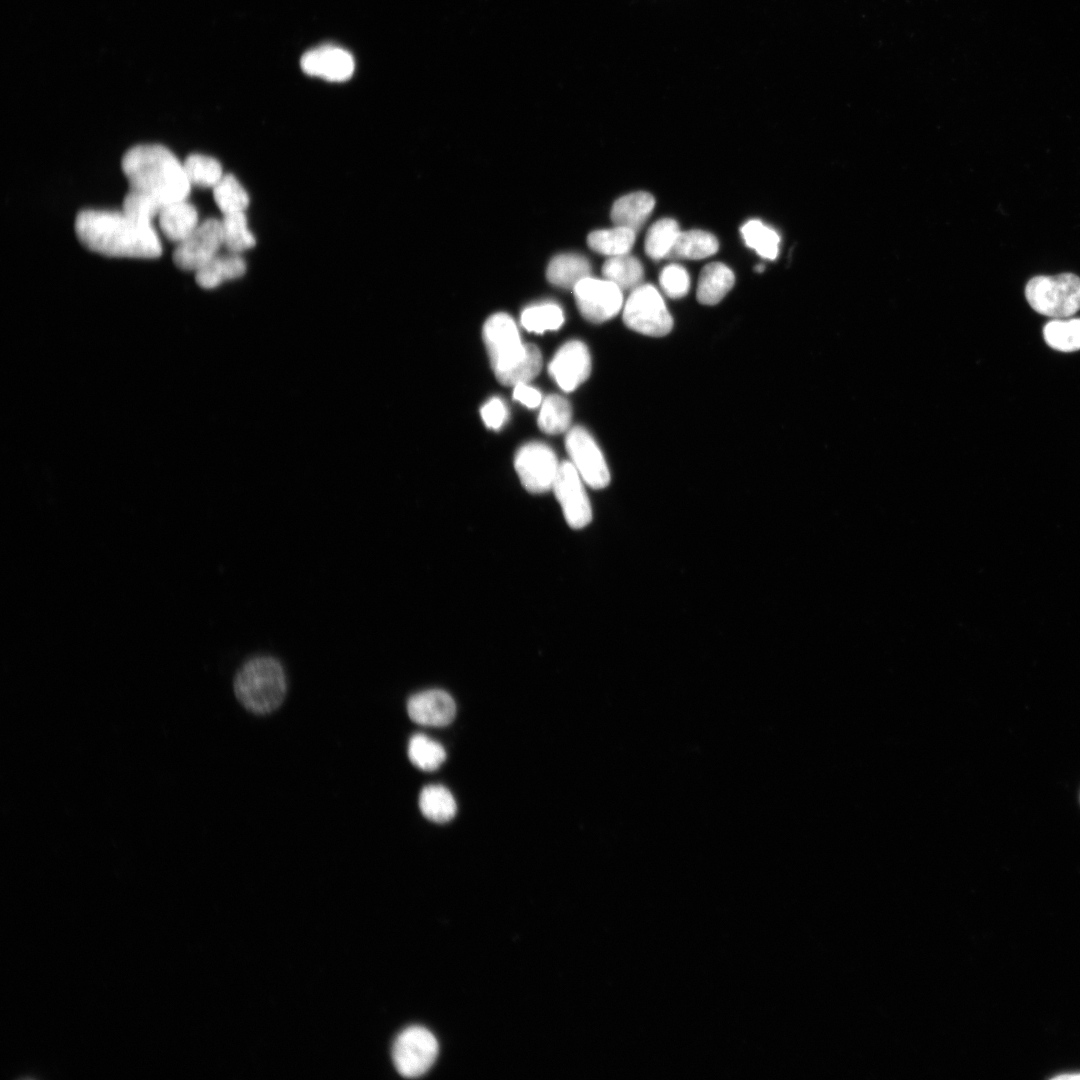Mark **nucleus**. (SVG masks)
I'll return each mask as SVG.
<instances>
[{
  "label": "nucleus",
  "instance_id": "obj_9",
  "mask_svg": "<svg viewBox=\"0 0 1080 1080\" xmlns=\"http://www.w3.org/2000/svg\"><path fill=\"white\" fill-rule=\"evenodd\" d=\"M221 247V220L209 218L199 223L184 240L177 243L172 260L179 269L196 272L218 255Z\"/></svg>",
  "mask_w": 1080,
  "mask_h": 1080
},
{
  "label": "nucleus",
  "instance_id": "obj_18",
  "mask_svg": "<svg viewBox=\"0 0 1080 1080\" xmlns=\"http://www.w3.org/2000/svg\"><path fill=\"white\" fill-rule=\"evenodd\" d=\"M246 272V262L240 254H218L195 272L196 283L204 289H213L227 280L240 278Z\"/></svg>",
  "mask_w": 1080,
  "mask_h": 1080
},
{
  "label": "nucleus",
  "instance_id": "obj_12",
  "mask_svg": "<svg viewBox=\"0 0 1080 1080\" xmlns=\"http://www.w3.org/2000/svg\"><path fill=\"white\" fill-rule=\"evenodd\" d=\"M583 483L571 462L560 463L552 490L567 524L574 529L584 528L592 520V509Z\"/></svg>",
  "mask_w": 1080,
  "mask_h": 1080
},
{
  "label": "nucleus",
  "instance_id": "obj_27",
  "mask_svg": "<svg viewBox=\"0 0 1080 1080\" xmlns=\"http://www.w3.org/2000/svg\"><path fill=\"white\" fill-rule=\"evenodd\" d=\"M745 244L762 258L774 260L779 253L778 233L758 219L747 221L740 229Z\"/></svg>",
  "mask_w": 1080,
  "mask_h": 1080
},
{
  "label": "nucleus",
  "instance_id": "obj_17",
  "mask_svg": "<svg viewBox=\"0 0 1080 1080\" xmlns=\"http://www.w3.org/2000/svg\"><path fill=\"white\" fill-rule=\"evenodd\" d=\"M158 221L164 236L175 243L184 240L199 224L196 208L186 200L165 205Z\"/></svg>",
  "mask_w": 1080,
  "mask_h": 1080
},
{
  "label": "nucleus",
  "instance_id": "obj_5",
  "mask_svg": "<svg viewBox=\"0 0 1080 1080\" xmlns=\"http://www.w3.org/2000/svg\"><path fill=\"white\" fill-rule=\"evenodd\" d=\"M1025 297L1039 314L1070 317L1080 310V277L1073 273L1035 276L1026 284Z\"/></svg>",
  "mask_w": 1080,
  "mask_h": 1080
},
{
  "label": "nucleus",
  "instance_id": "obj_33",
  "mask_svg": "<svg viewBox=\"0 0 1080 1080\" xmlns=\"http://www.w3.org/2000/svg\"><path fill=\"white\" fill-rule=\"evenodd\" d=\"M564 322L562 309L552 303L527 307L521 314L522 326L535 333L557 330Z\"/></svg>",
  "mask_w": 1080,
  "mask_h": 1080
},
{
  "label": "nucleus",
  "instance_id": "obj_23",
  "mask_svg": "<svg viewBox=\"0 0 1080 1080\" xmlns=\"http://www.w3.org/2000/svg\"><path fill=\"white\" fill-rule=\"evenodd\" d=\"M635 238L636 233L631 229L614 226L591 232L587 237V244L593 251L612 257L628 254Z\"/></svg>",
  "mask_w": 1080,
  "mask_h": 1080
},
{
  "label": "nucleus",
  "instance_id": "obj_20",
  "mask_svg": "<svg viewBox=\"0 0 1080 1080\" xmlns=\"http://www.w3.org/2000/svg\"><path fill=\"white\" fill-rule=\"evenodd\" d=\"M591 276V265L582 255L560 254L552 258L546 270L548 281L558 287L573 289L581 280Z\"/></svg>",
  "mask_w": 1080,
  "mask_h": 1080
},
{
  "label": "nucleus",
  "instance_id": "obj_6",
  "mask_svg": "<svg viewBox=\"0 0 1080 1080\" xmlns=\"http://www.w3.org/2000/svg\"><path fill=\"white\" fill-rule=\"evenodd\" d=\"M625 325L640 334L661 337L673 327V318L660 294L651 284H641L630 292L623 307Z\"/></svg>",
  "mask_w": 1080,
  "mask_h": 1080
},
{
  "label": "nucleus",
  "instance_id": "obj_16",
  "mask_svg": "<svg viewBox=\"0 0 1080 1080\" xmlns=\"http://www.w3.org/2000/svg\"><path fill=\"white\" fill-rule=\"evenodd\" d=\"M655 205L654 197L644 191H637L618 198L610 212L615 226L639 231L649 218Z\"/></svg>",
  "mask_w": 1080,
  "mask_h": 1080
},
{
  "label": "nucleus",
  "instance_id": "obj_1",
  "mask_svg": "<svg viewBox=\"0 0 1080 1080\" xmlns=\"http://www.w3.org/2000/svg\"><path fill=\"white\" fill-rule=\"evenodd\" d=\"M74 230L85 248L104 256L153 259L162 254V244L151 223L133 219L123 211L82 210L75 218Z\"/></svg>",
  "mask_w": 1080,
  "mask_h": 1080
},
{
  "label": "nucleus",
  "instance_id": "obj_2",
  "mask_svg": "<svg viewBox=\"0 0 1080 1080\" xmlns=\"http://www.w3.org/2000/svg\"><path fill=\"white\" fill-rule=\"evenodd\" d=\"M121 169L130 191L153 197L164 206L186 200L191 184L183 163L161 144H140L129 148L121 159Z\"/></svg>",
  "mask_w": 1080,
  "mask_h": 1080
},
{
  "label": "nucleus",
  "instance_id": "obj_30",
  "mask_svg": "<svg viewBox=\"0 0 1080 1080\" xmlns=\"http://www.w3.org/2000/svg\"><path fill=\"white\" fill-rule=\"evenodd\" d=\"M1043 336L1051 348L1061 352L1080 350V319H1055L1043 328Z\"/></svg>",
  "mask_w": 1080,
  "mask_h": 1080
},
{
  "label": "nucleus",
  "instance_id": "obj_3",
  "mask_svg": "<svg viewBox=\"0 0 1080 1080\" xmlns=\"http://www.w3.org/2000/svg\"><path fill=\"white\" fill-rule=\"evenodd\" d=\"M483 341L497 380L506 386L527 383L542 368L537 346L523 343L514 320L506 313L490 316L482 330Z\"/></svg>",
  "mask_w": 1080,
  "mask_h": 1080
},
{
  "label": "nucleus",
  "instance_id": "obj_4",
  "mask_svg": "<svg viewBox=\"0 0 1080 1080\" xmlns=\"http://www.w3.org/2000/svg\"><path fill=\"white\" fill-rule=\"evenodd\" d=\"M238 701L249 711L259 714L275 710L286 694V678L280 663L272 657H255L247 661L234 678Z\"/></svg>",
  "mask_w": 1080,
  "mask_h": 1080
},
{
  "label": "nucleus",
  "instance_id": "obj_7",
  "mask_svg": "<svg viewBox=\"0 0 1080 1080\" xmlns=\"http://www.w3.org/2000/svg\"><path fill=\"white\" fill-rule=\"evenodd\" d=\"M435 1036L422 1026H410L395 1039L392 1059L398 1073L406 1078L424 1075L438 1055Z\"/></svg>",
  "mask_w": 1080,
  "mask_h": 1080
},
{
  "label": "nucleus",
  "instance_id": "obj_21",
  "mask_svg": "<svg viewBox=\"0 0 1080 1080\" xmlns=\"http://www.w3.org/2000/svg\"><path fill=\"white\" fill-rule=\"evenodd\" d=\"M719 249L717 238L703 230L681 231L668 255L669 259L700 260Z\"/></svg>",
  "mask_w": 1080,
  "mask_h": 1080
},
{
  "label": "nucleus",
  "instance_id": "obj_32",
  "mask_svg": "<svg viewBox=\"0 0 1080 1080\" xmlns=\"http://www.w3.org/2000/svg\"><path fill=\"white\" fill-rule=\"evenodd\" d=\"M408 756L418 768L432 771L444 762L446 753L438 742L423 734H415L409 740Z\"/></svg>",
  "mask_w": 1080,
  "mask_h": 1080
},
{
  "label": "nucleus",
  "instance_id": "obj_39",
  "mask_svg": "<svg viewBox=\"0 0 1080 1080\" xmlns=\"http://www.w3.org/2000/svg\"><path fill=\"white\" fill-rule=\"evenodd\" d=\"M763 270H764V266H763L762 264H758V265H757V266L755 267V271H756V272H762Z\"/></svg>",
  "mask_w": 1080,
  "mask_h": 1080
},
{
  "label": "nucleus",
  "instance_id": "obj_13",
  "mask_svg": "<svg viewBox=\"0 0 1080 1080\" xmlns=\"http://www.w3.org/2000/svg\"><path fill=\"white\" fill-rule=\"evenodd\" d=\"M548 372L562 390L573 391L591 372V357L587 346L578 340L566 342L550 361Z\"/></svg>",
  "mask_w": 1080,
  "mask_h": 1080
},
{
  "label": "nucleus",
  "instance_id": "obj_8",
  "mask_svg": "<svg viewBox=\"0 0 1080 1080\" xmlns=\"http://www.w3.org/2000/svg\"><path fill=\"white\" fill-rule=\"evenodd\" d=\"M560 463L554 451L544 443L530 442L518 449L514 467L524 488L531 493L552 489Z\"/></svg>",
  "mask_w": 1080,
  "mask_h": 1080
},
{
  "label": "nucleus",
  "instance_id": "obj_35",
  "mask_svg": "<svg viewBox=\"0 0 1080 1080\" xmlns=\"http://www.w3.org/2000/svg\"><path fill=\"white\" fill-rule=\"evenodd\" d=\"M659 283L663 292L670 298L684 297L690 288V277L687 270L678 264L665 266L660 275Z\"/></svg>",
  "mask_w": 1080,
  "mask_h": 1080
},
{
  "label": "nucleus",
  "instance_id": "obj_11",
  "mask_svg": "<svg viewBox=\"0 0 1080 1080\" xmlns=\"http://www.w3.org/2000/svg\"><path fill=\"white\" fill-rule=\"evenodd\" d=\"M581 315L592 323L610 320L623 306V291L607 279L587 277L574 288Z\"/></svg>",
  "mask_w": 1080,
  "mask_h": 1080
},
{
  "label": "nucleus",
  "instance_id": "obj_25",
  "mask_svg": "<svg viewBox=\"0 0 1080 1080\" xmlns=\"http://www.w3.org/2000/svg\"><path fill=\"white\" fill-rule=\"evenodd\" d=\"M213 197L222 215L245 212L250 198L246 189L232 174H224L212 188Z\"/></svg>",
  "mask_w": 1080,
  "mask_h": 1080
},
{
  "label": "nucleus",
  "instance_id": "obj_28",
  "mask_svg": "<svg viewBox=\"0 0 1080 1080\" xmlns=\"http://www.w3.org/2000/svg\"><path fill=\"white\" fill-rule=\"evenodd\" d=\"M571 417L572 410L568 400L560 395H549L542 402L538 426L546 434H560L569 428Z\"/></svg>",
  "mask_w": 1080,
  "mask_h": 1080
},
{
  "label": "nucleus",
  "instance_id": "obj_15",
  "mask_svg": "<svg viewBox=\"0 0 1080 1080\" xmlns=\"http://www.w3.org/2000/svg\"><path fill=\"white\" fill-rule=\"evenodd\" d=\"M407 712L417 724L441 727L453 721L456 705L447 692L432 689L411 696L407 702Z\"/></svg>",
  "mask_w": 1080,
  "mask_h": 1080
},
{
  "label": "nucleus",
  "instance_id": "obj_29",
  "mask_svg": "<svg viewBox=\"0 0 1080 1080\" xmlns=\"http://www.w3.org/2000/svg\"><path fill=\"white\" fill-rule=\"evenodd\" d=\"M680 232L674 219L663 218L656 221L645 237L646 254L653 260L667 258Z\"/></svg>",
  "mask_w": 1080,
  "mask_h": 1080
},
{
  "label": "nucleus",
  "instance_id": "obj_34",
  "mask_svg": "<svg viewBox=\"0 0 1080 1080\" xmlns=\"http://www.w3.org/2000/svg\"><path fill=\"white\" fill-rule=\"evenodd\" d=\"M164 207L151 196L128 190L122 203V211L141 222L151 223Z\"/></svg>",
  "mask_w": 1080,
  "mask_h": 1080
},
{
  "label": "nucleus",
  "instance_id": "obj_19",
  "mask_svg": "<svg viewBox=\"0 0 1080 1080\" xmlns=\"http://www.w3.org/2000/svg\"><path fill=\"white\" fill-rule=\"evenodd\" d=\"M735 276L723 263L713 262L704 266L697 285V299L704 305L719 303L732 289Z\"/></svg>",
  "mask_w": 1080,
  "mask_h": 1080
},
{
  "label": "nucleus",
  "instance_id": "obj_24",
  "mask_svg": "<svg viewBox=\"0 0 1080 1080\" xmlns=\"http://www.w3.org/2000/svg\"><path fill=\"white\" fill-rule=\"evenodd\" d=\"M419 807L426 818L437 823L450 821L456 813V803L452 794L440 785H430L422 789Z\"/></svg>",
  "mask_w": 1080,
  "mask_h": 1080
},
{
  "label": "nucleus",
  "instance_id": "obj_31",
  "mask_svg": "<svg viewBox=\"0 0 1080 1080\" xmlns=\"http://www.w3.org/2000/svg\"><path fill=\"white\" fill-rule=\"evenodd\" d=\"M183 167L191 186L213 188L224 175L220 162L203 154L188 155Z\"/></svg>",
  "mask_w": 1080,
  "mask_h": 1080
},
{
  "label": "nucleus",
  "instance_id": "obj_10",
  "mask_svg": "<svg viewBox=\"0 0 1080 1080\" xmlns=\"http://www.w3.org/2000/svg\"><path fill=\"white\" fill-rule=\"evenodd\" d=\"M565 447L571 463L583 481L594 489H603L609 485L611 477L605 458L589 432L575 426L565 438Z\"/></svg>",
  "mask_w": 1080,
  "mask_h": 1080
},
{
  "label": "nucleus",
  "instance_id": "obj_36",
  "mask_svg": "<svg viewBox=\"0 0 1080 1080\" xmlns=\"http://www.w3.org/2000/svg\"><path fill=\"white\" fill-rule=\"evenodd\" d=\"M481 416L488 428L498 430L506 421L508 412L499 398H492L481 408Z\"/></svg>",
  "mask_w": 1080,
  "mask_h": 1080
},
{
  "label": "nucleus",
  "instance_id": "obj_22",
  "mask_svg": "<svg viewBox=\"0 0 1080 1080\" xmlns=\"http://www.w3.org/2000/svg\"><path fill=\"white\" fill-rule=\"evenodd\" d=\"M602 274L622 291L631 292L642 284L644 269L641 262L628 253L608 257L602 266Z\"/></svg>",
  "mask_w": 1080,
  "mask_h": 1080
},
{
  "label": "nucleus",
  "instance_id": "obj_38",
  "mask_svg": "<svg viewBox=\"0 0 1080 1080\" xmlns=\"http://www.w3.org/2000/svg\"><path fill=\"white\" fill-rule=\"evenodd\" d=\"M1053 1078L1054 1079H1060V1080H1064V1079H1067V1080L1080 1079V1073H1078V1072L1065 1073V1074H1060V1075L1054 1076Z\"/></svg>",
  "mask_w": 1080,
  "mask_h": 1080
},
{
  "label": "nucleus",
  "instance_id": "obj_37",
  "mask_svg": "<svg viewBox=\"0 0 1080 1080\" xmlns=\"http://www.w3.org/2000/svg\"><path fill=\"white\" fill-rule=\"evenodd\" d=\"M513 397L528 408H536L542 401L541 393L527 383L514 386Z\"/></svg>",
  "mask_w": 1080,
  "mask_h": 1080
},
{
  "label": "nucleus",
  "instance_id": "obj_14",
  "mask_svg": "<svg viewBox=\"0 0 1080 1080\" xmlns=\"http://www.w3.org/2000/svg\"><path fill=\"white\" fill-rule=\"evenodd\" d=\"M300 64L306 74L334 82L348 80L355 68L354 59L348 51L330 45L306 52Z\"/></svg>",
  "mask_w": 1080,
  "mask_h": 1080
},
{
  "label": "nucleus",
  "instance_id": "obj_26",
  "mask_svg": "<svg viewBox=\"0 0 1080 1080\" xmlns=\"http://www.w3.org/2000/svg\"><path fill=\"white\" fill-rule=\"evenodd\" d=\"M221 230L223 246L228 252L240 254L256 244L245 212L223 215Z\"/></svg>",
  "mask_w": 1080,
  "mask_h": 1080
}]
</instances>
